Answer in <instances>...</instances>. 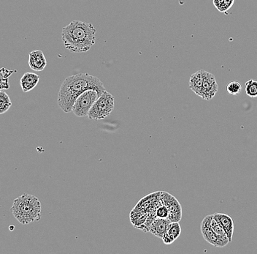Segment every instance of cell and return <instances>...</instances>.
Here are the masks:
<instances>
[{
    "label": "cell",
    "mask_w": 257,
    "mask_h": 254,
    "mask_svg": "<svg viewBox=\"0 0 257 254\" xmlns=\"http://www.w3.org/2000/svg\"><path fill=\"white\" fill-rule=\"evenodd\" d=\"M88 89H94L100 96L105 86L100 79L86 73H80L65 79L58 93L59 106L65 113L72 112V108L78 96Z\"/></svg>",
    "instance_id": "obj_1"
},
{
    "label": "cell",
    "mask_w": 257,
    "mask_h": 254,
    "mask_svg": "<svg viewBox=\"0 0 257 254\" xmlns=\"http://www.w3.org/2000/svg\"><path fill=\"white\" fill-rule=\"evenodd\" d=\"M97 30L90 23L72 21L63 28L62 39L65 48L74 53H84L96 43Z\"/></svg>",
    "instance_id": "obj_2"
},
{
    "label": "cell",
    "mask_w": 257,
    "mask_h": 254,
    "mask_svg": "<svg viewBox=\"0 0 257 254\" xmlns=\"http://www.w3.org/2000/svg\"><path fill=\"white\" fill-rule=\"evenodd\" d=\"M11 211L14 218L23 225L40 221L41 203L33 195L24 193L13 201Z\"/></svg>",
    "instance_id": "obj_3"
},
{
    "label": "cell",
    "mask_w": 257,
    "mask_h": 254,
    "mask_svg": "<svg viewBox=\"0 0 257 254\" xmlns=\"http://www.w3.org/2000/svg\"><path fill=\"white\" fill-rule=\"evenodd\" d=\"M115 107V98L112 94L105 90L96 100L89 111L88 117L90 120H101L111 114Z\"/></svg>",
    "instance_id": "obj_4"
},
{
    "label": "cell",
    "mask_w": 257,
    "mask_h": 254,
    "mask_svg": "<svg viewBox=\"0 0 257 254\" xmlns=\"http://www.w3.org/2000/svg\"><path fill=\"white\" fill-rule=\"evenodd\" d=\"M100 97L97 91L94 89H88L83 92L75 100L72 111L77 117H88L89 111Z\"/></svg>",
    "instance_id": "obj_5"
},
{
    "label": "cell",
    "mask_w": 257,
    "mask_h": 254,
    "mask_svg": "<svg viewBox=\"0 0 257 254\" xmlns=\"http://www.w3.org/2000/svg\"><path fill=\"white\" fill-rule=\"evenodd\" d=\"M218 89L219 86L216 82V77L206 71L199 97H202L203 100H211L217 93Z\"/></svg>",
    "instance_id": "obj_6"
},
{
    "label": "cell",
    "mask_w": 257,
    "mask_h": 254,
    "mask_svg": "<svg viewBox=\"0 0 257 254\" xmlns=\"http://www.w3.org/2000/svg\"><path fill=\"white\" fill-rule=\"evenodd\" d=\"M213 218V215H209L204 218L201 223V232L204 239L207 243L213 246H216L217 242V235L215 233L213 228L211 227L212 220Z\"/></svg>",
    "instance_id": "obj_7"
},
{
    "label": "cell",
    "mask_w": 257,
    "mask_h": 254,
    "mask_svg": "<svg viewBox=\"0 0 257 254\" xmlns=\"http://www.w3.org/2000/svg\"><path fill=\"white\" fill-rule=\"evenodd\" d=\"M171 224L168 218H157L151 222L148 231L157 238H162L168 232Z\"/></svg>",
    "instance_id": "obj_8"
},
{
    "label": "cell",
    "mask_w": 257,
    "mask_h": 254,
    "mask_svg": "<svg viewBox=\"0 0 257 254\" xmlns=\"http://www.w3.org/2000/svg\"><path fill=\"white\" fill-rule=\"evenodd\" d=\"M29 66L35 71H42L47 66L46 57L41 50H35L29 53Z\"/></svg>",
    "instance_id": "obj_9"
},
{
    "label": "cell",
    "mask_w": 257,
    "mask_h": 254,
    "mask_svg": "<svg viewBox=\"0 0 257 254\" xmlns=\"http://www.w3.org/2000/svg\"><path fill=\"white\" fill-rule=\"evenodd\" d=\"M40 77L34 73H26L20 80V85L23 92H27L32 90L38 85Z\"/></svg>",
    "instance_id": "obj_10"
},
{
    "label": "cell",
    "mask_w": 257,
    "mask_h": 254,
    "mask_svg": "<svg viewBox=\"0 0 257 254\" xmlns=\"http://www.w3.org/2000/svg\"><path fill=\"white\" fill-rule=\"evenodd\" d=\"M214 215L219 220L220 224L225 230L229 240L230 242H232L234 229H235L233 219L230 215L225 214V213H215Z\"/></svg>",
    "instance_id": "obj_11"
},
{
    "label": "cell",
    "mask_w": 257,
    "mask_h": 254,
    "mask_svg": "<svg viewBox=\"0 0 257 254\" xmlns=\"http://www.w3.org/2000/svg\"><path fill=\"white\" fill-rule=\"evenodd\" d=\"M205 72V71L200 70L196 71L190 77V88L196 95L199 96L200 94Z\"/></svg>",
    "instance_id": "obj_12"
},
{
    "label": "cell",
    "mask_w": 257,
    "mask_h": 254,
    "mask_svg": "<svg viewBox=\"0 0 257 254\" xmlns=\"http://www.w3.org/2000/svg\"><path fill=\"white\" fill-rule=\"evenodd\" d=\"M168 219L173 222H179L182 218V208L177 199H175L169 205Z\"/></svg>",
    "instance_id": "obj_13"
},
{
    "label": "cell",
    "mask_w": 257,
    "mask_h": 254,
    "mask_svg": "<svg viewBox=\"0 0 257 254\" xmlns=\"http://www.w3.org/2000/svg\"><path fill=\"white\" fill-rule=\"evenodd\" d=\"M12 102L8 94L0 90V114H4L11 107Z\"/></svg>",
    "instance_id": "obj_14"
},
{
    "label": "cell",
    "mask_w": 257,
    "mask_h": 254,
    "mask_svg": "<svg viewBox=\"0 0 257 254\" xmlns=\"http://www.w3.org/2000/svg\"><path fill=\"white\" fill-rule=\"evenodd\" d=\"M235 0H213V4L220 12L225 13L233 5Z\"/></svg>",
    "instance_id": "obj_15"
},
{
    "label": "cell",
    "mask_w": 257,
    "mask_h": 254,
    "mask_svg": "<svg viewBox=\"0 0 257 254\" xmlns=\"http://www.w3.org/2000/svg\"><path fill=\"white\" fill-rule=\"evenodd\" d=\"M246 93L250 97H257V81L249 80L245 85Z\"/></svg>",
    "instance_id": "obj_16"
},
{
    "label": "cell",
    "mask_w": 257,
    "mask_h": 254,
    "mask_svg": "<svg viewBox=\"0 0 257 254\" xmlns=\"http://www.w3.org/2000/svg\"><path fill=\"white\" fill-rule=\"evenodd\" d=\"M227 90L230 94L232 95H237L240 94L242 91V86L239 82L233 81V82L228 83L227 86Z\"/></svg>",
    "instance_id": "obj_17"
},
{
    "label": "cell",
    "mask_w": 257,
    "mask_h": 254,
    "mask_svg": "<svg viewBox=\"0 0 257 254\" xmlns=\"http://www.w3.org/2000/svg\"><path fill=\"white\" fill-rule=\"evenodd\" d=\"M211 227L213 228V231H214L216 235L221 237H227L225 230H224V228H223L222 226L220 224L219 220L215 217L214 214H213V220H212ZM227 238H228V237H227Z\"/></svg>",
    "instance_id": "obj_18"
},
{
    "label": "cell",
    "mask_w": 257,
    "mask_h": 254,
    "mask_svg": "<svg viewBox=\"0 0 257 254\" xmlns=\"http://www.w3.org/2000/svg\"><path fill=\"white\" fill-rule=\"evenodd\" d=\"M167 233L171 235L175 240L178 239L181 233V227L179 222L172 223Z\"/></svg>",
    "instance_id": "obj_19"
},
{
    "label": "cell",
    "mask_w": 257,
    "mask_h": 254,
    "mask_svg": "<svg viewBox=\"0 0 257 254\" xmlns=\"http://www.w3.org/2000/svg\"><path fill=\"white\" fill-rule=\"evenodd\" d=\"M169 209L165 205L158 207L156 211V217L161 218H168Z\"/></svg>",
    "instance_id": "obj_20"
},
{
    "label": "cell",
    "mask_w": 257,
    "mask_h": 254,
    "mask_svg": "<svg viewBox=\"0 0 257 254\" xmlns=\"http://www.w3.org/2000/svg\"><path fill=\"white\" fill-rule=\"evenodd\" d=\"M9 87H10L9 79H4L0 77V90L9 89Z\"/></svg>",
    "instance_id": "obj_21"
},
{
    "label": "cell",
    "mask_w": 257,
    "mask_h": 254,
    "mask_svg": "<svg viewBox=\"0 0 257 254\" xmlns=\"http://www.w3.org/2000/svg\"><path fill=\"white\" fill-rule=\"evenodd\" d=\"M162 241L164 242L165 245H170L173 243L176 240L171 236V235H169L167 232L165 234V235L162 236Z\"/></svg>",
    "instance_id": "obj_22"
}]
</instances>
